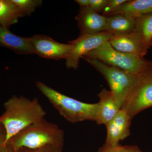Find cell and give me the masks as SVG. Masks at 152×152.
Instances as JSON below:
<instances>
[{"mask_svg":"<svg viewBox=\"0 0 152 152\" xmlns=\"http://www.w3.org/2000/svg\"><path fill=\"white\" fill-rule=\"evenodd\" d=\"M5 111L0 124L6 134L5 145L13 137L30 125L44 119L46 115L37 98L30 99L14 96L4 104Z\"/></svg>","mask_w":152,"mask_h":152,"instance_id":"6da1fadb","label":"cell"},{"mask_svg":"<svg viewBox=\"0 0 152 152\" xmlns=\"http://www.w3.org/2000/svg\"><path fill=\"white\" fill-rule=\"evenodd\" d=\"M64 139V131L44 118L22 130L7 145L15 151L23 148L37 149L50 145H62Z\"/></svg>","mask_w":152,"mask_h":152,"instance_id":"7a4b0ae2","label":"cell"},{"mask_svg":"<svg viewBox=\"0 0 152 152\" xmlns=\"http://www.w3.org/2000/svg\"><path fill=\"white\" fill-rule=\"evenodd\" d=\"M36 86L60 115L75 124L85 121H95L98 103L83 102L68 96L41 82Z\"/></svg>","mask_w":152,"mask_h":152,"instance_id":"3957f363","label":"cell"},{"mask_svg":"<svg viewBox=\"0 0 152 152\" xmlns=\"http://www.w3.org/2000/svg\"><path fill=\"white\" fill-rule=\"evenodd\" d=\"M82 58L99 60L136 76L140 75L152 65V62L144 57L117 50L109 42L88 52Z\"/></svg>","mask_w":152,"mask_h":152,"instance_id":"277c9868","label":"cell"},{"mask_svg":"<svg viewBox=\"0 0 152 152\" xmlns=\"http://www.w3.org/2000/svg\"><path fill=\"white\" fill-rule=\"evenodd\" d=\"M85 59L104 76L114 100L120 109H122L139 76L134 75L98 60Z\"/></svg>","mask_w":152,"mask_h":152,"instance_id":"5b68a950","label":"cell"},{"mask_svg":"<svg viewBox=\"0 0 152 152\" xmlns=\"http://www.w3.org/2000/svg\"><path fill=\"white\" fill-rule=\"evenodd\" d=\"M152 107V65L139 76L122 109L131 119L140 112Z\"/></svg>","mask_w":152,"mask_h":152,"instance_id":"8992f818","label":"cell"},{"mask_svg":"<svg viewBox=\"0 0 152 152\" xmlns=\"http://www.w3.org/2000/svg\"><path fill=\"white\" fill-rule=\"evenodd\" d=\"M113 35L106 31L80 35L76 39L69 42L72 44V49L66 58V65L69 69H77L79 67L80 58L88 52L109 42Z\"/></svg>","mask_w":152,"mask_h":152,"instance_id":"52a82bcc","label":"cell"},{"mask_svg":"<svg viewBox=\"0 0 152 152\" xmlns=\"http://www.w3.org/2000/svg\"><path fill=\"white\" fill-rule=\"evenodd\" d=\"M34 54L50 59H66L72 49V44L57 42L48 36L36 35L29 38Z\"/></svg>","mask_w":152,"mask_h":152,"instance_id":"ba28073f","label":"cell"},{"mask_svg":"<svg viewBox=\"0 0 152 152\" xmlns=\"http://www.w3.org/2000/svg\"><path fill=\"white\" fill-rule=\"evenodd\" d=\"M132 119L124 109H122L110 122L106 125L107 138L105 145L113 147L119 145L130 135V126Z\"/></svg>","mask_w":152,"mask_h":152,"instance_id":"9c48e42d","label":"cell"},{"mask_svg":"<svg viewBox=\"0 0 152 152\" xmlns=\"http://www.w3.org/2000/svg\"><path fill=\"white\" fill-rule=\"evenodd\" d=\"M75 19L80 31V35L105 31L107 17L96 12L89 7L81 8Z\"/></svg>","mask_w":152,"mask_h":152,"instance_id":"30bf717a","label":"cell"},{"mask_svg":"<svg viewBox=\"0 0 152 152\" xmlns=\"http://www.w3.org/2000/svg\"><path fill=\"white\" fill-rule=\"evenodd\" d=\"M112 46L119 51L144 57L146 48L139 36L134 32L129 34L113 35L109 41Z\"/></svg>","mask_w":152,"mask_h":152,"instance_id":"8fae6325","label":"cell"},{"mask_svg":"<svg viewBox=\"0 0 152 152\" xmlns=\"http://www.w3.org/2000/svg\"><path fill=\"white\" fill-rule=\"evenodd\" d=\"M99 102L95 121L98 125H106L121 110L113 97L110 91L104 88L98 94Z\"/></svg>","mask_w":152,"mask_h":152,"instance_id":"7c38bea8","label":"cell"},{"mask_svg":"<svg viewBox=\"0 0 152 152\" xmlns=\"http://www.w3.org/2000/svg\"><path fill=\"white\" fill-rule=\"evenodd\" d=\"M0 46L4 47L19 54H34L29 38L20 37L0 25Z\"/></svg>","mask_w":152,"mask_h":152,"instance_id":"4fadbf2b","label":"cell"},{"mask_svg":"<svg viewBox=\"0 0 152 152\" xmlns=\"http://www.w3.org/2000/svg\"><path fill=\"white\" fill-rule=\"evenodd\" d=\"M151 13H152V0H132L124 3L107 17L121 15L136 19Z\"/></svg>","mask_w":152,"mask_h":152,"instance_id":"5bb4252c","label":"cell"},{"mask_svg":"<svg viewBox=\"0 0 152 152\" xmlns=\"http://www.w3.org/2000/svg\"><path fill=\"white\" fill-rule=\"evenodd\" d=\"M136 19L121 15L107 17L105 31L113 35H119L132 32Z\"/></svg>","mask_w":152,"mask_h":152,"instance_id":"9a60e30c","label":"cell"},{"mask_svg":"<svg viewBox=\"0 0 152 152\" xmlns=\"http://www.w3.org/2000/svg\"><path fill=\"white\" fill-rule=\"evenodd\" d=\"M21 11L12 0H0V25L8 28L24 16Z\"/></svg>","mask_w":152,"mask_h":152,"instance_id":"2e32d148","label":"cell"},{"mask_svg":"<svg viewBox=\"0 0 152 152\" xmlns=\"http://www.w3.org/2000/svg\"><path fill=\"white\" fill-rule=\"evenodd\" d=\"M133 32L139 36L144 45L148 50L152 39V13L136 18Z\"/></svg>","mask_w":152,"mask_h":152,"instance_id":"e0dca14e","label":"cell"},{"mask_svg":"<svg viewBox=\"0 0 152 152\" xmlns=\"http://www.w3.org/2000/svg\"><path fill=\"white\" fill-rule=\"evenodd\" d=\"M18 7L24 15H29L38 7L42 5L41 0H12Z\"/></svg>","mask_w":152,"mask_h":152,"instance_id":"ac0fdd59","label":"cell"},{"mask_svg":"<svg viewBox=\"0 0 152 152\" xmlns=\"http://www.w3.org/2000/svg\"><path fill=\"white\" fill-rule=\"evenodd\" d=\"M100 152H142L138 147L134 146H121L118 145L110 147L104 145L99 150Z\"/></svg>","mask_w":152,"mask_h":152,"instance_id":"d6986e66","label":"cell"},{"mask_svg":"<svg viewBox=\"0 0 152 152\" xmlns=\"http://www.w3.org/2000/svg\"><path fill=\"white\" fill-rule=\"evenodd\" d=\"M128 0H108L102 12V15L107 17L110 14L116 11Z\"/></svg>","mask_w":152,"mask_h":152,"instance_id":"ffe728a7","label":"cell"},{"mask_svg":"<svg viewBox=\"0 0 152 152\" xmlns=\"http://www.w3.org/2000/svg\"><path fill=\"white\" fill-rule=\"evenodd\" d=\"M108 0H90L89 7L97 13L102 12Z\"/></svg>","mask_w":152,"mask_h":152,"instance_id":"44dd1931","label":"cell"},{"mask_svg":"<svg viewBox=\"0 0 152 152\" xmlns=\"http://www.w3.org/2000/svg\"><path fill=\"white\" fill-rule=\"evenodd\" d=\"M6 139V134L4 128L0 124V148L5 145Z\"/></svg>","mask_w":152,"mask_h":152,"instance_id":"7402d4cb","label":"cell"},{"mask_svg":"<svg viewBox=\"0 0 152 152\" xmlns=\"http://www.w3.org/2000/svg\"><path fill=\"white\" fill-rule=\"evenodd\" d=\"M75 1L80 5L81 8H86L89 7L90 0H76Z\"/></svg>","mask_w":152,"mask_h":152,"instance_id":"603a6c76","label":"cell"},{"mask_svg":"<svg viewBox=\"0 0 152 152\" xmlns=\"http://www.w3.org/2000/svg\"><path fill=\"white\" fill-rule=\"evenodd\" d=\"M14 150L10 145L7 144L0 148V152H13Z\"/></svg>","mask_w":152,"mask_h":152,"instance_id":"cb8c5ba5","label":"cell"},{"mask_svg":"<svg viewBox=\"0 0 152 152\" xmlns=\"http://www.w3.org/2000/svg\"><path fill=\"white\" fill-rule=\"evenodd\" d=\"M151 45V47L152 46V39L151 42V45Z\"/></svg>","mask_w":152,"mask_h":152,"instance_id":"d4e9b609","label":"cell"},{"mask_svg":"<svg viewBox=\"0 0 152 152\" xmlns=\"http://www.w3.org/2000/svg\"><path fill=\"white\" fill-rule=\"evenodd\" d=\"M18 152L17 151H15V150H14V152Z\"/></svg>","mask_w":152,"mask_h":152,"instance_id":"484cf974","label":"cell"},{"mask_svg":"<svg viewBox=\"0 0 152 152\" xmlns=\"http://www.w3.org/2000/svg\"></svg>","mask_w":152,"mask_h":152,"instance_id":"4316f807","label":"cell"}]
</instances>
